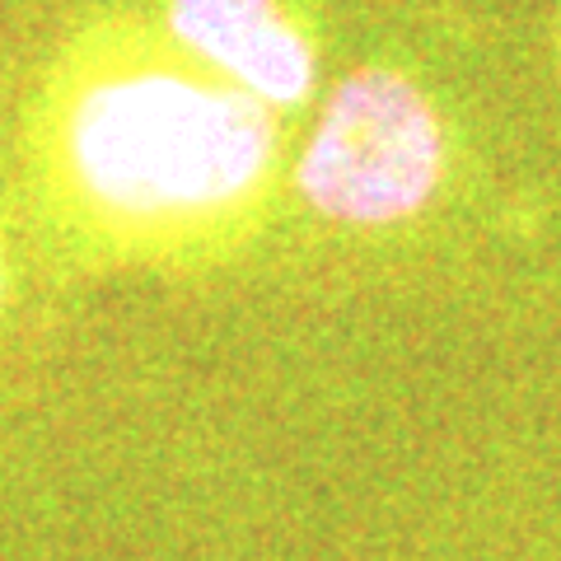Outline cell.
I'll return each instance as SVG.
<instances>
[{
    "instance_id": "obj_2",
    "label": "cell",
    "mask_w": 561,
    "mask_h": 561,
    "mask_svg": "<svg viewBox=\"0 0 561 561\" xmlns=\"http://www.w3.org/2000/svg\"><path fill=\"white\" fill-rule=\"evenodd\" d=\"M440 160L445 140L426 94L393 70H356L328 99L300 187L332 220L389 225L426 206Z\"/></svg>"
},
{
    "instance_id": "obj_1",
    "label": "cell",
    "mask_w": 561,
    "mask_h": 561,
    "mask_svg": "<svg viewBox=\"0 0 561 561\" xmlns=\"http://www.w3.org/2000/svg\"><path fill=\"white\" fill-rule=\"evenodd\" d=\"M80 183L122 216H192L230 206L272 160V122L243 90L183 76H122L70 117Z\"/></svg>"
},
{
    "instance_id": "obj_3",
    "label": "cell",
    "mask_w": 561,
    "mask_h": 561,
    "mask_svg": "<svg viewBox=\"0 0 561 561\" xmlns=\"http://www.w3.org/2000/svg\"><path fill=\"white\" fill-rule=\"evenodd\" d=\"M173 33L257 103H300L313 51L276 0H169Z\"/></svg>"
}]
</instances>
